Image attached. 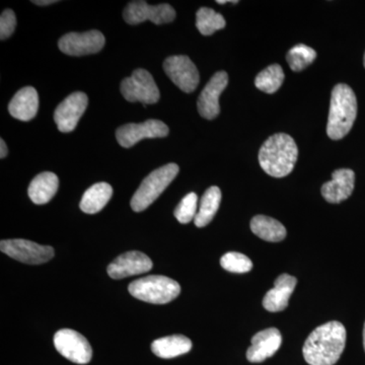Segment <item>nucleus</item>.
Masks as SVG:
<instances>
[{"mask_svg": "<svg viewBox=\"0 0 365 365\" xmlns=\"http://www.w3.org/2000/svg\"><path fill=\"white\" fill-rule=\"evenodd\" d=\"M297 280L294 276L282 274L275 281L272 289L269 290L263 299V307L271 313L284 311L290 297L297 287Z\"/></svg>", "mask_w": 365, "mask_h": 365, "instance_id": "obj_18", "label": "nucleus"}, {"mask_svg": "<svg viewBox=\"0 0 365 365\" xmlns=\"http://www.w3.org/2000/svg\"><path fill=\"white\" fill-rule=\"evenodd\" d=\"M125 21L129 25H138L150 21L155 25L172 23L176 18V11L170 4L150 6L146 1H131L123 13Z\"/></svg>", "mask_w": 365, "mask_h": 365, "instance_id": "obj_9", "label": "nucleus"}, {"mask_svg": "<svg viewBox=\"0 0 365 365\" xmlns=\"http://www.w3.org/2000/svg\"><path fill=\"white\" fill-rule=\"evenodd\" d=\"M33 4H37V6H49V4H56V2H58V1H55V0H38V1H32Z\"/></svg>", "mask_w": 365, "mask_h": 365, "instance_id": "obj_32", "label": "nucleus"}, {"mask_svg": "<svg viewBox=\"0 0 365 365\" xmlns=\"http://www.w3.org/2000/svg\"><path fill=\"white\" fill-rule=\"evenodd\" d=\"M122 96L130 103L140 102L146 105L155 104L160 100V90L153 76L145 69L138 68L131 76L122 81Z\"/></svg>", "mask_w": 365, "mask_h": 365, "instance_id": "obj_6", "label": "nucleus"}, {"mask_svg": "<svg viewBox=\"0 0 365 365\" xmlns=\"http://www.w3.org/2000/svg\"><path fill=\"white\" fill-rule=\"evenodd\" d=\"M59 179L54 173L44 172L37 175L30 186L28 194L31 200L38 205L49 202L58 191Z\"/></svg>", "mask_w": 365, "mask_h": 365, "instance_id": "obj_20", "label": "nucleus"}, {"mask_svg": "<svg viewBox=\"0 0 365 365\" xmlns=\"http://www.w3.org/2000/svg\"><path fill=\"white\" fill-rule=\"evenodd\" d=\"M163 71L170 81L185 93H193L200 81L195 64L185 55H177L165 59Z\"/></svg>", "mask_w": 365, "mask_h": 365, "instance_id": "obj_10", "label": "nucleus"}, {"mask_svg": "<svg viewBox=\"0 0 365 365\" xmlns=\"http://www.w3.org/2000/svg\"><path fill=\"white\" fill-rule=\"evenodd\" d=\"M132 297L153 304H165L179 297L181 287L177 281L160 275H150L131 282L128 287Z\"/></svg>", "mask_w": 365, "mask_h": 365, "instance_id": "obj_4", "label": "nucleus"}, {"mask_svg": "<svg viewBox=\"0 0 365 365\" xmlns=\"http://www.w3.org/2000/svg\"><path fill=\"white\" fill-rule=\"evenodd\" d=\"M317 57V52L313 48L304 44L295 45L287 53L288 66L292 71H302L311 66Z\"/></svg>", "mask_w": 365, "mask_h": 365, "instance_id": "obj_27", "label": "nucleus"}, {"mask_svg": "<svg viewBox=\"0 0 365 365\" xmlns=\"http://www.w3.org/2000/svg\"><path fill=\"white\" fill-rule=\"evenodd\" d=\"M284 81V72L282 67L278 64L268 66L262 71L255 79V85L257 88L266 93H276Z\"/></svg>", "mask_w": 365, "mask_h": 365, "instance_id": "obj_25", "label": "nucleus"}, {"mask_svg": "<svg viewBox=\"0 0 365 365\" xmlns=\"http://www.w3.org/2000/svg\"><path fill=\"white\" fill-rule=\"evenodd\" d=\"M198 206V196L195 193H189L182 199L181 202L175 209L174 215L178 222L187 225L195 220Z\"/></svg>", "mask_w": 365, "mask_h": 365, "instance_id": "obj_29", "label": "nucleus"}, {"mask_svg": "<svg viewBox=\"0 0 365 365\" xmlns=\"http://www.w3.org/2000/svg\"><path fill=\"white\" fill-rule=\"evenodd\" d=\"M39 109V96L33 86L21 88L11 98L9 105V114L21 121H31Z\"/></svg>", "mask_w": 365, "mask_h": 365, "instance_id": "obj_19", "label": "nucleus"}, {"mask_svg": "<svg viewBox=\"0 0 365 365\" xmlns=\"http://www.w3.org/2000/svg\"><path fill=\"white\" fill-rule=\"evenodd\" d=\"M16 18L14 11L6 9L0 16V39L6 40L11 37L16 30Z\"/></svg>", "mask_w": 365, "mask_h": 365, "instance_id": "obj_30", "label": "nucleus"}, {"mask_svg": "<svg viewBox=\"0 0 365 365\" xmlns=\"http://www.w3.org/2000/svg\"><path fill=\"white\" fill-rule=\"evenodd\" d=\"M113 195V188L108 182H98L86 190L79 207L88 215H96L107 205Z\"/></svg>", "mask_w": 365, "mask_h": 365, "instance_id": "obj_22", "label": "nucleus"}, {"mask_svg": "<svg viewBox=\"0 0 365 365\" xmlns=\"http://www.w3.org/2000/svg\"><path fill=\"white\" fill-rule=\"evenodd\" d=\"M88 98L81 91L71 93L60 103L54 112V121L62 133H69L78 126L79 119L88 108Z\"/></svg>", "mask_w": 365, "mask_h": 365, "instance_id": "obj_13", "label": "nucleus"}, {"mask_svg": "<svg viewBox=\"0 0 365 365\" xmlns=\"http://www.w3.org/2000/svg\"><path fill=\"white\" fill-rule=\"evenodd\" d=\"M220 265L225 270L232 273H247L253 268V263L249 257L237 252L223 255L220 259Z\"/></svg>", "mask_w": 365, "mask_h": 365, "instance_id": "obj_28", "label": "nucleus"}, {"mask_svg": "<svg viewBox=\"0 0 365 365\" xmlns=\"http://www.w3.org/2000/svg\"><path fill=\"white\" fill-rule=\"evenodd\" d=\"M153 269L150 257L138 251L120 255L108 266V274L113 279H123L129 276L146 273Z\"/></svg>", "mask_w": 365, "mask_h": 365, "instance_id": "obj_15", "label": "nucleus"}, {"mask_svg": "<svg viewBox=\"0 0 365 365\" xmlns=\"http://www.w3.org/2000/svg\"><path fill=\"white\" fill-rule=\"evenodd\" d=\"M169 134V127L160 120H148L143 123L123 125L116 131L118 143L129 148L144 138H162Z\"/></svg>", "mask_w": 365, "mask_h": 365, "instance_id": "obj_12", "label": "nucleus"}, {"mask_svg": "<svg viewBox=\"0 0 365 365\" xmlns=\"http://www.w3.org/2000/svg\"><path fill=\"white\" fill-rule=\"evenodd\" d=\"M251 230L264 241L277 242L287 237V228L284 225L269 216H255L251 220Z\"/></svg>", "mask_w": 365, "mask_h": 365, "instance_id": "obj_23", "label": "nucleus"}, {"mask_svg": "<svg viewBox=\"0 0 365 365\" xmlns=\"http://www.w3.org/2000/svg\"><path fill=\"white\" fill-rule=\"evenodd\" d=\"M0 145H1V150H0V158H6L7 153H9V150H7V146L6 143H4V139L0 140Z\"/></svg>", "mask_w": 365, "mask_h": 365, "instance_id": "obj_31", "label": "nucleus"}, {"mask_svg": "<svg viewBox=\"0 0 365 365\" xmlns=\"http://www.w3.org/2000/svg\"><path fill=\"white\" fill-rule=\"evenodd\" d=\"M0 250L14 260L30 265L46 263L54 257L52 247L42 246L28 240H4L0 242Z\"/></svg>", "mask_w": 365, "mask_h": 365, "instance_id": "obj_7", "label": "nucleus"}, {"mask_svg": "<svg viewBox=\"0 0 365 365\" xmlns=\"http://www.w3.org/2000/svg\"><path fill=\"white\" fill-rule=\"evenodd\" d=\"M364 350H365V324H364Z\"/></svg>", "mask_w": 365, "mask_h": 365, "instance_id": "obj_33", "label": "nucleus"}, {"mask_svg": "<svg viewBox=\"0 0 365 365\" xmlns=\"http://www.w3.org/2000/svg\"><path fill=\"white\" fill-rule=\"evenodd\" d=\"M345 327L333 321L314 329L302 348L309 365H334L340 359L346 345Z\"/></svg>", "mask_w": 365, "mask_h": 365, "instance_id": "obj_1", "label": "nucleus"}, {"mask_svg": "<svg viewBox=\"0 0 365 365\" xmlns=\"http://www.w3.org/2000/svg\"><path fill=\"white\" fill-rule=\"evenodd\" d=\"M228 76L227 72H216L208 81L198 98L197 107L199 114L208 120L215 119L220 115V97L227 88Z\"/></svg>", "mask_w": 365, "mask_h": 365, "instance_id": "obj_14", "label": "nucleus"}, {"mask_svg": "<svg viewBox=\"0 0 365 365\" xmlns=\"http://www.w3.org/2000/svg\"><path fill=\"white\" fill-rule=\"evenodd\" d=\"M54 345L62 356L74 364H88L93 357V349L88 341L71 329H62L55 334Z\"/></svg>", "mask_w": 365, "mask_h": 365, "instance_id": "obj_8", "label": "nucleus"}, {"mask_svg": "<svg viewBox=\"0 0 365 365\" xmlns=\"http://www.w3.org/2000/svg\"><path fill=\"white\" fill-rule=\"evenodd\" d=\"M355 185V174L352 170H335L332 180L322 187V195L329 203H340L351 196Z\"/></svg>", "mask_w": 365, "mask_h": 365, "instance_id": "obj_17", "label": "nucleus"}, {"mask_svg": "<svg viewBox=\"0 0 365 365\" xmlns=\"http://www.w3.org/2000/svg\"><path fill=\"white\" fill-rule=\"evenodd\" d=\"M282 344V336L276 328H269L257 333L247 351V359L252 364H260L272 357Z\"/></svg>", "mask_w": 365, "mask_h": 365, "instance_id": "obj_16", "label": "nucleus"}, {"mask_svg": "<svg viewBox=\"0 0 365 365\" xmlns=\"http://www.w3.org/2000/svg\"><path fill=\"white\" fill-rule=\"evenodd\" d=\"M106 39L100 31L86 33H69L62 36L58 42L59 49L69 56H85L95 54L104 48Z\"/></svg>", "mask_w": 365, "mask_h": 365, "instance_id": "obj_11", "label": "nucleus"}, {"mask_svg": "<svg viewBox=\"0 0 365 365\" xmlns=\"http://www.w3.org/2000/svg\"><path fill=\"white\" fill-rule=\"evenodd\" d=\"M299 157L292 136L277 133L269 137L259 151V163L264 172L274 178L287 177L294 169Z\"/></svg>", "mask_w": 365, "mask_h": 365, "instance_id": "obj_2", "label": "nucleus"}, {"mask_svg": "<svg viewBox=\"0 0 365 365\" xmlns=\"http://www.w3.org/2000/svg\"><path fill=\"white\" fill-rule=\"evenodd\" d=\"M364 67H365V53H364Z\"/></svg>", "mask_w": 365, "mask_h": 365, "instance_id": "obj_34", "label": "nucleus"}, {"mask_svg": "<svg viewBox=\"0 0 365 365\" xmlns=\"http://www.w3.org/2000/svg\"><path fill=\"white\" fill-rule=\"evenodd\" d=\"M222 201V191L218 187L212 186L206 190L201 198L200 207L194 222L197 227H204L215 217Z\"/></svg>", "mask_w": 365, "mask_h": 365, "instance_id": "obj_24", "label": "nucleus"}, {"mask_svg": "<svg viewBox=\"0 0 365 365\" xmlns=\"http://www.w3.org/2000/svg\"><path fill=\"white\" fill-rule=\"evenodd\" d=\"M357 116V100L349 86L340 83L331 96L327 134L333 140H339L351 130Z\"/></svg>", "mask_w": 365, "mask_h": 365, "instance_id": "obj_3", "label": "nucleus"}, {"mask_svg": "<svg viewBox=\"0 0 365 365\" xmlns=\"http://www.w3.org/2000/svg\"><path fill=\"white\" fill-rule=\"evenodd\" d=\"M192 349V342L182 335L168 336L153 341L151 350L160 359H170L186 354Z\"/></svg>", "mask_w": 365, "mask_h": 365, "instance_id": "obj_21", "label": "nucleus"}, {"mask_svg": "<svg viewBox=\"0 0 365 365\" xmlns=\"http://www.w3.org/2000/svg\"><path fill=\"white\" fill-rule=\"evenodd\" d=\"M179 165L168 163L160 169L153 170L141 182L131 200V208L135 212H141L150 207L158 196L169 187L170 182L179 174Z\"/></svg>", "mask_w": 365, "mask_h": 365, "instance_id": "obj_5", "label": "nucleus"}, {"mask_svg": "<svg viewBox=\"0 0 365 365\" xmlns=\"http://www.w3.org/2000/svg\"><path fill=\"white\" fill-rule=\"evenodd\" d=\"M225 18L209 7H201L196 14V26L203 36H210L225 28Z\"/></svg>", "mask_w": 365, "mask_h": 365, "instance_id": "obj_26", "label": "nucleus"}]
</instances>
